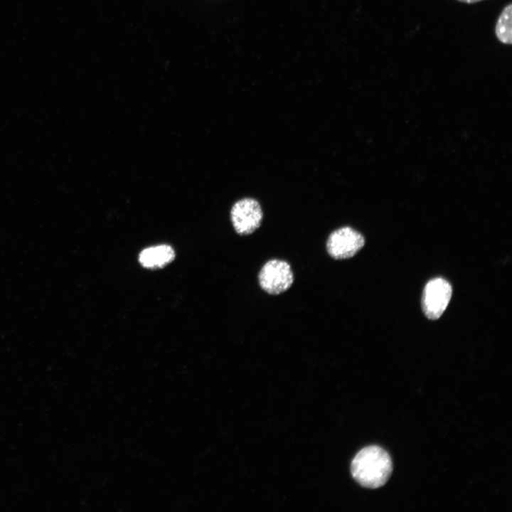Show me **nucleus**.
Here are the masks:
<instances>
[{
  "label": "nucleus",
  "mask_w": 512,
  "mask_h": 512,
  "mask_svg": "<svg viewBox=\"0 0 512 512\" xmlns=\"http://www.w3.org/2000/svg\"><path fill=\"white\" fill-rule=\"evenodd\" d=\"M392 471L390 456L385 449L375 445L362 449L351 464L353 478L362 486L370 489L383 486Z\"/></svg>",
  "instance_id": "nucleus-1"
},
{
  "label": "nucleus",
  "mask_w": 512,
  "mask_h": 512,
  "mask_svg": "<svg viewBox=\"0 0 512 512\" xmlns=\"http://www.w3.org/2000/svg\"><path fill=\"white\" fill-rule=\"evenodd\" d=\"M174 257L175 252L172 247L159 245L144 249L139 255V262L144 267L155 269L164 267Z\"/></svg>",
  "instance_id": "nucleus-6"
},
{
  "label": "nucleus",
  "mask_w": 512,
  "mask_h": 512,
  "mask_svg": "<svg viewBox=\"0 0 512 512\" xmlns=\"http://www.w3.org/2000/svg\"><path fill=\"white\" fill-rule=\"evenodd\" d=\"M263 213L259 202L252 198L236 201L230 210V219L235 232L241 235L252 233L261 225Z\"/></svg>",
  "instance_id": "nucleus-5"
},
{
  "label": "nucleus",
  "mask_w": 512,
  "mask_h": 512,
  "mask_svg": "<svg viewBox=\"0 0 512 512\" xmlns=\"http://www.w3.org/2000/svg\"><path fill=\"white\" fill-rule=\"evenodd\" d=\"M457 1L464 2V3H467V4H474V3L479 2L481 0H457Z\"/></svg>",
  "instance_id": "nucleus-8"
},
{
  "label": "nucleus",
  "mask_w": 512,
  "mask_h": 512,
  "mask_svg": "<svg viewBox=\"0 0 512 512\" xmlns=\"http://www.w3.org/2000/svg\"><path fill=\"white\" fill-rule=\"evenodd\" d=\"M512 5L509 4L502 11L496 24L495 32L497 38L506 44H511V13Z\"/></svg>",
  "instance_id": "nucleus-7"
},
{
  "label": "nucleus",
  "mask_w": 512,
  "mask_h": 512,
  "mask_svg": "<svg viewBox=\"0 0 512 512\" xmlns=\"http://www.w3.org/2000/svg\"><path fill=\"white\" fill-rule=\"evenodd\" d=\"M258 282L260 287L267 294L277 295L290 288L294 282V274L287 261L272 259L261 268Z\"/></svg>",
  "instance_id": "nucleus-2"
},
{
  "label": "nucleus",
  "mask_w": 512,
  "mask_h": 512,
  "mask_svg": "<svg viewBox=\"0 0 512 512\" xmlns=\"http://www.w3.org/2000/svg\"><path fill=\"white\" fill-rule=\"evenodd\" d=\"M365 238L361 233L349 226L334 230L328 237L326 250L335 260L353 257L364 246Z\"/></svg>",
  "instance_id": "nucleus-3"
},
{
  "label": "nucleus",
  "mask_w": 512,
  "mask_h": 512,
  "mask_svg": "<svg viewBox=\"0 0 512 512\" xmlns=\"http://www.w3.org/2000/svg\"><path fill=\"white\" fill-rule=\"evenodd\" d=\"M452 286L446 279L437 277L425 285L422 297V306L425 315L432 320L439 319L451 299Z\"/></svg>",
  "instance_id": "nucleus-4"
}]
</instances>
